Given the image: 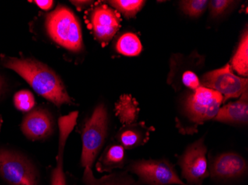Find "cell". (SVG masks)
I'll use <instances>...</instances> for the list:
<instances>
[{"mask_svg":"<svg viewBox=\"0 0 248 185\" xmlns=\"http://www.w3.org/2000/svg\"><path fill=\"white\" fill-rule=\"evenodd\" d=\"M235 1L229 0H212L208 2L212 17L217 18L227 13L236 4Z\"/></svg>","mask_w":248,"mask_h":185,"instance_id":"obj_23","label":"cell"},{"mask_svg":"<svg viewBox=\"0 0 248 185\" xmlns=\"http://www.w3.org/2000/svg\"><path fill=\"white\" fill-rule=\"evenodd\" d=\"M210 177L217 182H228L242 179L248 174L246 159L235 152H225L210 159Z\"/></svg>","mask_w":248,"mask_h":185,"instance_id":"obj_10","label":"cell"},{"mask_svg":"<svg viewBox=\"0 0 248 185\" xmlns=\"http://www.w3.org/2000/svg\"><path fill=\"white\" fill-rule=\"evenodd\" d=\"M213 120L229 125H246L248 122V95L245 92L239 100L220 108Z\"/></svg>","mask_w":248,"mask_h":185,"instance_id":"obj_14","label":"cell"},{"mask_svg":"<svg viewBox=\"0 0 248 185\" xmlns=\"http://www.w3.org/2000/svg\"><path fill=\"white\" fill-rule=\"evenodd\" d=\"M52 114L46 108L38 107L29 111L21 123L22 133L31 141H42L51 136L55 130Z\"/></svg>","mask_w":248,"mask_h":185,"instance_id":"obj_11","label":"cell"},{"mask_svg":"<svg viewBox=\"0 0 248 185\" xmlns=\"http://www.w3.org/2000/svg\"><path fill=\"white\" fill-rule=\"evenodd\" d=\"M72 3L74 4V5H76L77 8H84L85 6H86V5H89V2H89V1H72Z\"/></svg>","mask_w":248,"mask_h":185,"instance_id":"obj_26","label":"cell"},{"mask_svg":"<svg viewBox=\"0 0 248 185\" xmlns=\"http://www.w3.org/2000/svg\"><path fill=\"white\" fill-rule=\"evenodd\" d=\"M209 1L207 0H189L181 1L180 6L186 14L191 17H198L207 9Z\"/></svg>","mask_w":248,"mask_h":185,"instance_id":"obj_22","label":"cell"},{"mask_svg":"<svg viewBox=\"0 0 248 185\" xmlns=\"http://www.w3.org/2000/svg\"><path fill=\"white\" fill-rule=\"evenodd\" d=\"M139 112V103L131 95L121 96L115 104V114L124 125L137 122Z\"/></svg>","mask_w":248,"mask_h":185,"instance_id":"obj_17","label":"cell"},{"mask_svg":"<svg viewBox=\"0 0 248 185\" xmlns=\"http://www.w3.org/2000/svg\"><path fill=\"white\" fill-rule=\"evenodd\" d=\"M78 117V111H74L68 115L61 116L58 121L60 131L58 152L55 168L51 172V185H66L63 170L64 150L68 138L76 125Z\"/></svg>","mask_w":248,"mask_h":185,"instance_id":"obj_12","label":"cell"},{"mask_svg":"<svg viewBox=\"0 0 248 185\" xmlns=\"http://www.w3.org/2000/svg\"><path fill=\"white\" fill-rule=\"evenodd\" d=\"M34 3L44 11H49L54 5V2L51 0H37L34 1Z\"/></svg>","mask_w":248,"mask_h":185,"instance_id":"obj_25","label":"cell"},{"mask_svg":"<svg viewBox=\"0 0 248 185\" xmlns=\"http://www.w3.org/2000/svg\"><path fill=\"white\" fill-rule=\"evenodd\" d=\"M107 2L119 14L130 19L139 13L146 2L142 0H114Z\"/></svg>","mask_w":248,"mask_h":185,"instance_id":"obj_20","label":"cell"},{"mask_svg":"<svg viewBox=\"0 0 248 185\" xmlns=\"http://www.w3.org/2000/svg\"><path fill=\"white\" fill-rule=\"evenodd\" d=\"M82 180L85 185H139L127 171L114 172L97 179L93 175V170L89 168H85Z\"/></svg>","mask_w":248,"mask_h":185,"instance_id":"obj_16","label":"cell"},{"mask_svg":"<svg viewBox=\"0 0 248 185\" xmlns=\"http://www.w3.org/2000/svg\"><path fill=\"white\" fill-rule=\"evenodd\" d=\"M155 130L143 122L124 125L117 133L116 140L125 149L135 148L146 144L150 140V133Z\"/></svg>","mask_w":248,"mask_h":185,"instance_id":"obj_13","label":"cell"},{"mask_svg":"<svg viewBox=\"0 0 248 185\" xmlns=\"http://www.w3.org/2000/svg\"><path fill=\"white\" fill-rule=\"evenodd\" d=\"M86 22L95 40L104 47L121 28L120 14L106 4L97 3L90 8Z\"/></svg>","mask_w":248,"mask_h":185,"instance_id":"obj_8","label":"cell"},{"mask_svg":"<svg viewBox=\"0 0 248 185\" xmlns=\"http://www.w3.org/2000/svg\"><path fill=\"white\" fill-rule=\"evenodd\" d=\"M5 87H6V84H5V81L4 80L2 76H0V98L3 95L4 92H5Z\"/></svg>","mask_w":248,"mask_h":185,"instance_id":"obj_27","label":"cell"},{"mask_svg":"<svg viewBox=\"0 0 248 185\" xmlns=\"http://www.w3.org/2000/svg\"><path fill=\"white\" fill-rule=\"evenodd\" d=\"M14 104L18 111L29 113L35 106V99L29 90H19L14 97Z\"/></svg>","mask_w":248,"mask_h":185,"instance_id":"obj_21","label":"cell"},{"mask_svg":"<svg viewBox=\"0 0 248 185\" xmlns=\"http://www.w3.org/2000/svg\"><path fill=\"white\" fill-rule=\"evenodd\" d=\"M125 164V148L120 144H111L101 154L96 164V170L100 172H109L115 169H122Z\"/></svg>","mask_w":248,"mask_h":185,"instance_id":"obj_15","label":"cell"},{"mask_svg":"<svg viewBox=\"0 0 248 185\" xmlns=\"http://www.w3.org/2000/svg\"><path fill=\"white\" fill-rule=\"evenodd\" d=\"M2 117H1V115H0V130H1V126H2Z\"/></svg>","mask_w":248,"mask_h":185,"instance_id":"obj_28","label":"cell"},{"mask_svg":"<svg viewBox=\"0 0 248 185\" xmlns=\"http://www.w3.org/2000/svg\"><path fill=\"white\" fill-rule=\"evenodd\" d=\"M232 68L241 76L248 75V30L244 33L242 40L238 46L236 52L232 57Z\"/></svg>","mask_w":248,"mask_h":185,"instance_id":"obj_18","label":"cell"},{"mask_svg":"<svg viewBox=\"0 0 248 185\" xmlns=\"http://www.w3.org/2000/svg\"><path fill=\"white\" fill-rule=\"evenodd\" d=\"M223 103V97L216 90L200 86L185 99L176 117L180 133L193 134L198 128L215 119Z\"/></svg>","mask_w":248,"mask_h":185,"instance_id":"obj_2","label":"cell"},{"mask_svg":"<svg viewBox=\"0 0 248 185\" xmlns=\"http://www.w3.org/2000/svg\"><path fill=\"white\" fill-rule=\"evenodd\" d=\"M126 169L137 176L139 185H187L168 160H136L129 163Z\"/></svg>","mask_w":248,"mask_h":185,"instance_id":"obj_6","label":"cell"},{"mask_svg":"<svg viewBox=\"0 0 248 185\" xmlns=\"http://www.w3.org/2000/svg\"><path fill=\"white\" fill-rule=\"evenodd\" d=\"M207 148L204 138L188 146L178 158V165L182 171V180L187 185H204L210 176Z\"/></svg>","mask_w":248,"mask_h":185,"instance_id":"obj_7","label":"cell"},{"mask_svg":"<svg viewBox=\"0 0 248 185\" xmlns=\"http://www.w3.org/2000/svg\"><path fill=\"white\" fill-rule=\"evenodd\" d=\"M108 116L104 104H99L89 119L85 122L81 132L82 154L80 163L83 168H93L108 134Z\"/></svg>","mask_w":248,"mask_h":185,"instance_id":"obj_4","label":"cell"},{"mask_svg":"<svg viewBox=\"0 0 248 185\" xmlns=\"http://www.w3.org/2000/svg\"><path fill=\"white\" fill-rule=\"evenodd\" d=\"M0 178L8 185H40V174L29 158L7 148H0Z\"/></svg>","mask_w":248,"mask_h":185,"instance_id":"obj_5","label":"cell"},{"mask_svg":"<svg viewBox=\"0 0 248 185\" xmlns=\"http://www.w3.org/2000/svg\"><path fill=\"white\" fill-rule=\"evenodd\" d=\"M116 50L122 55L135 57L141 53L142 44L135 33H124L117 42Z\"/></svg>","mask_w":248,"mask_h":185,"instance_id":"obj_19","label":"cell"},{"mask_svg":"<svg viewBox=\"0 0 248 185\" xmlns=\"http://www.w3.org/2000/svg\"><path fill=\"white\" fill-rule=\"evenodd\" d=\"M202 84L221 94L223 103L230 99L239 98L248 89V79L234 74L229 64L204 74Z\"/></svg>","mask_w":248,"mask_h":185,"instance_id":"obj_9","label":"cell"},{"mask_svg":"<svg viewBox=\"0 0 248 185\" xmlns=\"http://www.w3.org/2000/svg\"><path fill=\"white\" fill-rule=\"evenodd\" d=\"M47 35L61 48L72 53L83 50V35L78 17L68 7L59 5L45 19Z\"/></svg>","mask_w":248,"mask_h":185,"instance_id":"obj_3","label":"cell"},{"mask_svg":"<svg viewBox=\"0 0 248 185\" xmlns=\"http://www.w3.org/2000/svg\"><path fill=\"white\" fill-rule=\"evenodd\" d=\"M182 83L189 89L196 90L200 87V80L194 72L187 71L182 75Z\"/></svg>","mask_w":248,"mask_h":185,"instance_id":"obj_24","label":"cell"},{"mask_svg":"<svg viewBox=\"0 0 248 185\" xmlns=\"http://www.w3.org/2000/svg\"><path fill=\"white\" fill-rule=\"evenodd\" d=\"M1 65L16 72L36 93L58 108L74 105L61 78L46 65L31 58L3 55L1 56Z\"/></svg>","mask_w":248,"mask_h":185,"instance_id":"obj_1","label":"cell"}]
</instances>
